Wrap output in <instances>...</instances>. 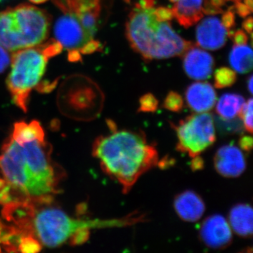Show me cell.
Instances as JSON below:
<instances>
[{
	"label": "cell",
	"mask_w": 253,
	"mask_h": 253,
	"mask_svg": "<svg viewBox=\"0 0 253 253\" xmlns=\"http://www.w3.org/2000/svg\"><path fill=\"white\" fill-rule=\"evenodd\" d=\"M0 176L9 201L49 199L56 192L57 175L51 158V148L38 121L19 122L0 152Z\"/></svg>",
	"instance_id": "obj_1"
},
{
	"label": "cell",
	"mask_w": 253,
	"mask_h": 253,
	"mask_svg": "<svg viewBox=\"0 0 253 253\" xmlns=\"http://www.w3.org/2000/svg\"><path fill=\"white\" fill-rule=\"evenodd\" d=\"M44 200L41 206L39 200L21 201L4 205V210L5 217L41 246L56 248L68 242H84L89 229L102 225L96 221L71 217L60 208L43 206Z\"/></svg>",
	"instance_id": "obj_2"
},
{
	"label": "cell",
	"mask_w": 253,
	"mask_h": 253,
	"mask_svg": "<svg viewBox=\"0 0 253 253\" xmlns=\"http://www.w3.org/2000/svg\"><path fill=\"white\" fill-rule=\"evenodd\" d=\"M93 154L103 170L122 185L124 194L158 161L157 150L144 133L129 129H114L100 136L93 146Z\"/></svg>",
	"instance_id": "obj_3"
},
{
	"label": "cell",
	"mask_w": 253,
	"mask_h": 253,
	"mask_svg": "<svg viewBox=\"0 0 253 253\" xmlns=\"http://www.w3.org/2000/svg\"><path fill=\"white\" fill-rule=\"evenodd\" d=\"M126 27L131 48L146 61L181 56L195 45L179 36L169 21H158L154 8H142L135 4Z\"/></svg>",
	"instance_id": "obj_4"
},
{
	"label": "cell",
	"mask_w": 253,
	"mask_h": 253,
	"mask_svg": "<svg viewBox=\"0 0 253 253\" xmlns=\"http://www.w3.org/2000/svg\"><path fill=\"white\" fill-rule=\"evenodd\" d=\"M50 25L49 14L31 5L0 11V46L18 51L40 45L49 36Z\"/></svg>",
	"instance_id": "obj_5"
},
{
	"label": "cell",
	"mask_w": 253,
	"mask_h": 253,
	"mask_svg": "<svg viewBox=\"0 0 253 253\" xmlns=\"http://www.w3.org/2000/svg\"><path fill=\"white\" fill-rule=\"evenodd\" d=\"M49 59L42 45L18 50L12 55L6 86L14 104L25 113L31 91L44 74Z\"/></svg>",
	"instance_id": "obj_6"
},
{
	"label": "cell",
	"mask_w": 253,
	"mask_h": 253,
	"mask_svg": "<svg viewBox=\"0 0 253 253\" xmlns=\"http://www.w3.org/2000/svg\"><path fill=\"white\" fill-rule=\"evenodd\" d=\"M177 145L176 149L190 157L199 156L216 140L214 118L211 113H196L174 126Z\"/></svg>",
	"instance_id": "obj_7"
},
{
	"label": "cell",
	"mask_w": 253,
	"mask_h": 253,
	"mask_svg": "<svg viewBox=\"0 0 253 253\" xmlns=\"http://www.w3.org/2000/svg\"><path fill=\"white\" fill-rule=\"evenodd\" d=\"M63 13H70L78 18L86 36L94 39L101 22L104 0H54Z\"/></svg>",
	"instance_id": "obj_8"
},
{
	"label": "cell",
	"mask_w": 253,
	"mask_h": 253,
	"mask_svg": "<svg viewBox=\"0 0 253 253\" xmlns=\"http://www.w3.org/2000/svg\"><path fill=\"white\" fill-rule=\"evenodd\" d=\"M56 40L69 51L80 52L90 40L86 36L78 18L70 13H63L54 26Z\"/></svg>",
	"instance_id": "obj_9"
},
{
	"label": "cell",
	"mask_w": 253,
	"mask_h": 253,
	"mask_svg": "<svg viewBox=\"0 0 253 253\" xmlns=\"http://www.w3.org/2000/svg\"><path fill=\"white\" fill-rule=\"evenodd\" d=\"M199 236L201 241L208 248L224 249L232 241V229L225 218L219 214H214L203 221Z\"/></svg>",
	"instance_id": "obj_10"
},
{
	"label": "cell",
	"mask_w": 253,
	"mask_h": 253,
	"mask_svg": "<svg viewBox=\"0 0 253 253\" xmlns=\"http://www.w3.org/2000/svg\"><path fill=\"white\" fill-rule=\"evenodd\" d=\"M214 166L217 172L225 177H238L244 173L246 161L244 153L237 146L224 145L214 155Z\"/></svg>",
	"instance_id": "obj_11"
},
{
	"label": "cell",
	"mask_w": 253,
	"mask_h": 253,
	"mask_svg": "<svg viewBox=\"0 0 253 253\" xmlns=\"http://www.w3.org/2000/svg\"><path fill=\"white\" fill-rule=\"evenodd\" d=\"M228 36L227 30L215 16L205 18L196 28L198 44L206 49H221L225 45Z\"/></svg>",
	"instance_id": "obj_12"
},
{
	"label": "cell",
	"mask_w": 253,
	"mask_h": 253,
	"mask_svg": "<svg viewBox=\"0 0 253 253\" xmlns=\"http://www.w3.org/2000/svg\"><path fill=\"white\" fill-rule=\"evenodd\" d=\"M212 55L196 46H191L184 53L183 66L190 78L204 81L211 77L214 68Z\"/></svg>",
	"instance_id": "obj_13"
},
{
	"label": "cell",
	"mask_w": 253,
	"mask_h": 253,
	"mask_svg": "<svg viewBox=\"0 0 253 253\" xmlns=\"http://www.w3.org/2000/svg\"><path fill=\"white\" fill-rule=\"evenodd\" d=\"M185 98L188 106L194 112L206 113L214 107L217 94L210 83L198 82L188 86Z\"/></svg>",
	"instance_id": "obj_14"
},
{
	"label": "cell",
	"mask_w": 253,
	"mask_h": 253,
	"mask_svg": "<svg viewBox=\"0 0 253 253\" xmlns=\"http://www.w3.org/2000/svg\"><path fill=\"white\" fill-rule=\"evenodd\" d=\"M174 207L182 220L195 222L199 220L206 211L204 201L192 191H186L176 196Z\"/></svg>",
	"instance_id": "obj_15"
},
{
	"label": "cell",
	"mask_w": 253,
	"mask_h": 253,
	"mask_svg": "<svg viewBox=\"0 0 253 253\" xmlns=\"http://www.w3.org/2000/svg\"><path fill=\"white\" fill-rule=\"evenodd\" d=\"M229 220L231 229L238 236L244 238L252 236L253 211L249 204H238L231 208Z\"/></svg>",
	"instance_id": "obj_16"
},
{
	"label": "cell",
	"mask_w": 253,
	"mask_h": 253,
	"mask_svg": "<svg viewBox=\"0 0 253 253\" xmlns=\"http://www.w3.org/2000/svg\"><path fill=\"white\" fill-rule=\"evenodd\" d=\"M172 11L178 23L183 27L189 28L204 17L203 0H179Z\"/></svg>",
	"instance_id": "obj_17"
},
{
	"label": "cell",
	"mask_w": 253,
	"mask_h": 253,
	"mask_svg": "<svg viewBox=\"0 0 253 253\" xmlns=\"http://www.w3.org/2000/svg\"><path fill=\"white\" fill-rule=\"evenodd\" d=\"M245 103L244 98L241 95L226 93L217 101L216 112L223 120L231 121L239 116Z\"/></svg>",
	"instance_id": "obj_18"
},
{
	"label": "cell",
	"mask_w": 253,
	"mask_h": 253,
	"mask_svg": "<svg viewBox=\"0 0 253 253\" xmlns=\"http://www.w3.org/2000/svg\"><path fill=\"white\" fill-rule=\"evenodd\" d=\"M229 59L231 67L236 72L245 74L253 69V50L246 44L233 46Z\"/></svg>",
	"instance_id": "obj_19"
},
{
	"label": "cell",
	"mask_w": 253,
	"mask_h": 253,
	"mask_svg": "<svg viewBox=\"0 0 253 253\" xmlns=\"http://www.w3.org/2000/svg\"><path fill=\"white\" fill-rule=\"evenodd\" d=\"M235 71L227 67H221L214 73V86L217 89L229 87L236 83Z\"/></svg>",
	"instance_id": "obj_20"
},
{
	"label": "cell",
	"mask_w": 253,
	"mask_h": 253,
	"mask_svg": "<svg viewBox=\"0 0 253 253\" xmlns=\"http://www.w3.org/2000/svg\"><path fill=\"white\" fill-rule=\"evenodd\" d=\"M163 107L172 112H180L184 107V100L176 91H169L163 102Z\"/></svg>",
	"instance_id": "obj_21"
},
{
	"label": "cell",
	"mask_w": 253,
	"mask_h": 253,
	"mask_svg": "<svg viewBox=\"0 0 253 253\" xmlns=\"http://www.w3.org/2000/svg\"><path fill=\"white\" fill-rule=\"evenodd\" d=\"M158 107V101L151 93L144 94L139 99V108L138 111L143 113H154Z\"/></svg>",
	"instance_id": "obj_22"
},
{
	"label": "cell",
	"mask_w": 253,
	"mask_h": 253,
	"mask_svg": "<svg viewBox=\"0 0 253 253\" xmlns=\"http://www.w3.org/2000/svg\"><path fill=\"white\" fill-rule=\"evenodd\" d=\"M253 99H250L245 103L239 116L241 118L244 127L249 132H253Z\"/></svg>",
	"instance_id": "obj_23"
},
{
	"label": "cell",
	"mask_w": 253,
	"mask_h": 253,
	"mask_svg": "<svg viewBox=\"0 0 253 253\" xmlns=\"http://www.w3.org/2000/svg\"><path fill=\"white\" fill-rule=\"evenodd\" d=\"M228 1H234L236 0H205L204 6H203V12L205 14L214 15L222 13V6Z\"/></svg>",
	"instance_id": "obj_24"
},
{
	"label": "cell",
	"mask_w": 253,
	"mask_h": 253,
	"mask_svg": "<svg viewBox=\"0 0 253 253\" xmlns=\"http://www.w3.org/2000/svg\"><path fill=\"white\" fill-rule=\"evenodd\" d=\"M154 15L156 19L160 22L171 21L174 17L172 9L167 7H163V6H160L157 9H154Z\"/></svg>",
	"instance_id": "obj_25"
},
{
	"label": "cell",
	"mask_w": 253,
	"mask_h": 253,
	"mask_svg": "<svg viewBox=\"0 0 253 253\" xmlns=\"http://www.w3.org/2000/svg\"><path fill=\"white\" fill-rule=\"evenodd\" d=\"M221 22L224 28L227 30L228 34H229V32L235 25V14L233 11L232 8H229L223 14Z\"/></svg>",
	"instance_id": "obj_26"
},
{
	"label": "cell",
	"mask_w": 253,
	"mask_h": 253,
	"mask_svg": "<svg viewBox=\"0 0 253 253\" xmlns=\"http://www.w3.org/2000/svg\"><path fill=\"white\" fill-rule=\"evenodd\" d=\"M101 44L100 42L97 41H94V39L91 41L88 42L85 45L83 46L82 48L80 53L83 54H92L95 51H101Z\"/></svg>",
	"instance_id": "obj_27"
},
{
	"label": "cell",
	"mask_w": 253,
	"mask_h": 253,
	"mask_svg": "<svg viewBox=\"0 0 253 253\" xmlns=\"http://www.w3.org/2000/svg\"><path fill=\"white\" fill-rule=\"evenodd\" d=\"M230 37L232 38L235 45H244L247 44L249 41V37L243 30H238L233 36Z\"/></svg>",
	"instance_id": "obj_28"
},
{
	"label": "cell",
	"mask_w": 253,
	"mask_h": 253,
	"mask_svg": "<svg viewBox=\"0 0 253 253\" xmlns=\"http://www.w3.org/2000/svg\"><path fill=\"white\" fill-rule=\"evenodd\" d=\"M10 63L9 55L4 47L0 46V73L4 72Z\"/></svg>",
	"instance_id": "obj_29"
},
{
	"label": "cell",
	"mask_w": 253,
	"mask_h": 253,
	"mask_svg": "<svg viewBox=\"0 0 253 253\" xmlns=\"http://www.w3.org/2000/svg\"><path fill=\"white\" fill-rule=\"evenodd\" d=\"M234 7L236 10V13H237L241 17L243 18L248 17L253 11V10L250 9L247 5L243 4V3L241 2L240 1H235V4H234Z\"/></svg>",
	"instance_id": "obj_30"
},
{
	"label": "cell",
	"mask_w": 253,
	"mask_h": 253,
	"mask_svg": "<svg viewBox=\"0 0 253 253\" xmlns=\"http://www.w3.org/2000/svg\"><path fill=\"white\" fill-rule=\"evenodd\" d=\"M253 138L251 136L244 135L240 138L239 144L241 149L246 152H251L253 149Z\"/></svg>",
	"instance_id": "obj_31"
},
{
	"label": "cell",
	"mask_w": 253,
	"mask_h": 253,
	"mask_svg": "<svg viewBox=\"0 0 253 253\" xmlns=\"http://www.w3.org/2000/svg\"><path fill=\"white\" fill-rule=\"evenodd\" d=\"M194 159L191 161V168L193 170H199V169H202L204 168V161L202 158L199 156L193 158Z\"/></svg>",
	"instance_id": "obj_32"
},
{
	"label": "cell",
	"mask_w": 253,
	"mask_h": 253,
	"mask_svg": "<svg viewBox=\"0 0 253 253\" xmlns=\"http://www.w3.org/2000/svg\"><path fill=\"white\" fill-rule=\"evenodd\" d=\"M253 20L252 16H249V17L246 18L242 24L243 28H244L245 31L249 33V34H251V36L253 34Z\"/></svg>",
	"instance_id": "obj_33"
},
{
	"label": "cell",
	"mask_w": 253,
	"mask_h": 253,
	"mask_svg": "<svg viewBox=\"0 0 253 253\" xmlns=\"http://www.w3.org/2000/svg\"><path fill=\"white\" fill-rule=\"evenodd\" d=\"M6 188H5L4 181L0 176V204L4 205L5 202V198H6Z\"/></svg>",
	"instance_id": "obj_34"
},
{
	"label": "cell",
	"mask_w": 253,
	"mask_h": 253,
	"mask_svg": "<svg viewBox=\"0 0 253 253\" xmlns=\"http://www.w3.org/2000/svg\"><path fill=\"white\" fill-rule=\"evenodd\" d=\"M253 76H250L249 83H248V84H249V86H248V87H249V91L251 93V94H252L253 93Z\"/></svg>",
	"instance_id": "obj_35"
},
{
	"label": "cell",
	"mask_w": 253,
	"mask_h": 253,
	"mask_svg": "<svg viewBox=\"0 0 253 253\" xmlns=\"http://www.w3.org/2000/svg\"><path fill=\"white\" fill-rule=\"evenodd\" d=\"M245 4L247 5L250 9L253 10V0H244Z\"/></svg>",
	"instance_id": "obj_36"
},
{
	"label": "cell",
	"mask_w": 253,
	"mask_h": 253,
	"mask_svg": "<svg viewBox=\"0 0 253 253\" xmlns=\"http://www.w3.org/2000/svg\"><path fill=\"white\" fill-rule=\"evenodd\" d=\"M30 1L35 4H42V3L46 2L48 0H30Z\"/></svg>",
	"instance_id": "obj_37"
},
{
	"label": "cell",
	"mask_w": 253,
	"mask_h": 253,
	"mask_svg": "<svg viewBox=\"0 0 253 253\" xmlns=\"http://www.w3.org/2000/svg\"><path fill=\"white\" fill-rule=\"evenodd\" d=\"M9 1V0H0V2H4V1Z\"/></svg>",
	"instance_id": "obj_38"
},
{
	"label": "cell",
	"mask_w": 253,
	"mask_h": 253,
	"mask_svg": "<svg viewBox=\"0 0 253 253\" xmlns=\"http://www.w3.org/2000/svg\"><path fill=\"white\" fill-rule=\"evenodd\" d=\"M124 1L126 3H129L130 2L131 0H124Z\"/></svg>",
	"instance_id": "obj_39"
},
{
	"label": "cell",
	"mask_w": 253,
	"mask_h": 253,
	"mask_svg": "<svg viewBox=\"0 0 253 253\" xmlns=\"http://www.w3.org/2000/svg\"><path fill=\"white\" fill-rule=\"evenodd\" d=\"M170 1H172V2H176L177 0H170Z\"/></svg>",
	"instance_id": "obj_40"
},
{
	"label": "cell",
	"mask_w": 253,
	"mask_h": 253,
	"mask_svg": "<svg viewBox=\"0 0 253 253\" xmlns=\"http://www.w3.org/2000/svg\"><path fill=\"white\" fill-rule=\"evenodd\" d=\"M241 1V0H236V1Z\"/></svg>",
	"instance_id": "obj_41"
}]
</instances>
